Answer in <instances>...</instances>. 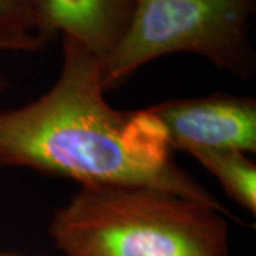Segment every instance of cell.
<instances>
[{
    "label": "cell",
    "mask_w": 256,
    "mask_h": 256,
    "mask_svg": "<svg viewBox=\"0 0 256 256\" xmlns=\"http://www.w3.org/2000/svg\"><path fill=\"white\" fill-rule=\"evenodd\" d=\"M52 43L50 38L34 34H0V52H37ZM4 80L0 78V92L4 87Z\"/></svg>",
    "instance_id": "ba28073f"
},
{
    "label": "cell",
    "mask_w": 256,
    "mask_h": 256,
    "mask_svg": "<svg viewBox=\"0 0 256 256\" xmlns=\"http://www.w3.org/2000/svg\"><path fill=\"white\" fill-rule=\"evenodd\" d=\"M256 0H136L126 34L102 63L104 90L146 64L175 53L201 56L244 82L256 73L250 18Z\"/></svg>",
    "instance_id": "3957f363"
},
{
    "label": "cell",
    "mask_w": 256,
    "mask_h": 256,
    "mask_svg": "<svg viewBox=\"0 0 256 256\" xmlns=\"http://www.w3.org/2000/svg\"><path fill=\"white\" fill-rule=\"evenodd\" d=\"M62 70L37 100L0 110V166L82 185H144L229 210L175 162L150 108L120 111L106 100L102 63L62 36Z\"/></svg>",
    "instance_id": "6da1fadb"
},
{
    "label": "cell",
    "mask_w": 256,
    "mask_h": 256,
    "mask_svg": "<svg viewBox=\"0 0 256 256\" xmlns=\"http://www.w3.org/2000/svg\"><path fill=\"white\" fill-rule=\"evenodd\" d=\"M216 178L234 201L256 215V164L239 151H198L191 154Z\"/></svg>",
    "instance_id": "8992f818"
},
{
    "label": "cell",
    "mask_w": 256,
    "mask_h": 256,
    "mask_svg": "<svg viewBox=\"0 0 256 256\" xmlns=\"http://www.w3.org/2000/svg\"><path fill=\"white\" fill-rule=\"evenodd\" d=\"M34 33H38L37 0H0V34Z\"/></svg>",
    "instance_id": "52a82bcc"
},
{
    "label": "cell",
    "mask_w": 256,
    "mask_h": 256,
    "mask_svg": "<svg viewBox=\"0 0 256 256\" xmlns=\"http://www.w3.org/2000/svg\"><path fill=\"white\" fill-rule=\"evenodd\" d=\"M64 256H229L226 216L144 185H82L48 225Z\"/></svg>",
    "instance_id": "7a4b0ae2"
},
{
    "label": "cell",
    "mask_w": 256,
    "mask_h": 256,
    "mask_svg": "<svg viewBox=\"0 0 256 256\" xmlns=\"http://www.w3.org/2000/svg\"><path fill=\"white\" fill-rule=\"evenodd\" d=\"M136 0H37L38 33L66 36L104 63L127 32Z\"/></svg>",
    "instance_id": "5b68a950"
},
{
    "label": "cell",
    "mask_w": 256,
    "mask_h": 256,
    "mask_svg": "<svg viewBox=\"0 0 256 256\" xmlns=\"http://www.w3.org/2000/svg\"><path fill=\"white\" fill-rule=\"evenodd\" d=\"M162 126L171 150L256 152V100L214 92L148 107Z\"/></svg>",
    "instance_id": "277c9868"
}]
</instances>
